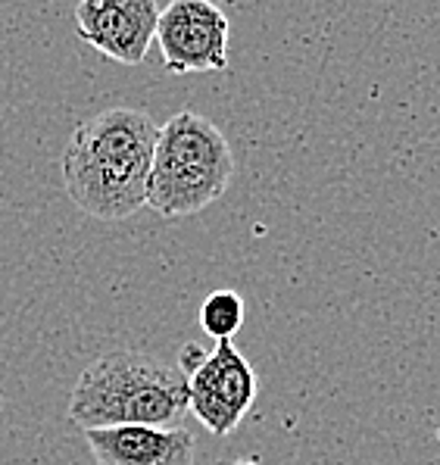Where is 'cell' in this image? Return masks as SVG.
Masks as SVG:
<instances>
[{
    "label": "cell",
    "instance_id": "obj_1",
    "mask_svg": "<svg viewBox=\"0 0 440 465\" xmlns=\"http://www.w3.org/2000/svg\"><path fill=\"white\" fill-rule=\"evenodd\" d=\"M160 125L147 110L110 106L84 119L63 150V188L78 210L101 222H125L147 206Z\"/></svg>",
    "mask_w": 440,
    "mask_h": 465
},
{
    "label": "cell",
    "instance_id": "obj_2",
    "mask_svg": "<svg viewBox=\"0 0 440 465\" xmlns=\"http://www.w3.org/2000/svg\"><path fill=\"white\" fill-rule=\"evenodd\" d=\"M188 412V378L179 362L141 350L103 353L82 371L69 400V421L82 431L112 425L179 428Z\"/></svg>",
    "mask_w": 440,
    "mask_h": 465
},
{
    "label": "cell",
    "instance_id": "obj_3",
    "mask_svg": "<svg viewBox=\"0 0 440 465\" xmlns=\"http://www.w3.org/2000/svg\"><path fill=\"white\" fill-rule=\"evenodd\" d=\"M231 178L234 153L222 128L200 113L181 110L156 134L147 206L162 219L197 216L225 197Z\"/></svg>",
    "mask_w": 440,
    "mask_h": 465
},
{
    "label": "cell",
    "instance_id": "obj_4",
    "mask_svg": "<svg viewBox=\"0 0 440 465\" xmlns=\"http://www.w3.org/2000/svg\"><path fill=\"white\" fill-rule=\"evenodd\" d=\"M179 369L188 378V410L216 438L238 431L257 403V371L231 341H216L212 350L184 343Z\"/></svg>",
    "mask_w": 440,
    "mask_h": 465
},
{
    "label": "cell",
    "instance_id": "obj_5",
    "mask_svg": "<svg viewBox=\"0 0 440 465\" xmlns=\"http://www.w3.org/2000/svg\"><path fill=\"white\" fill-rule=\"evenodd\" d=\"M231 23L212 0H172L156 19V45L172 75L225 73Z\"/></svg>",
    "mask_w": 440,
    "mask_h": 465
},
{
    "label": "cell",
    "instance_id": "obj_6",
    "mask_svg": "<svg viewBox=\"0 0 440 465\" xmlns=\"http://www.w3.org/2000/svg\"><path fill=\"white\" fill-rule=\"evenodd\" d=\"M156 0H78V38L106 60L141 66L156 41Z\"/></svg>",
    "mask_w": 440,
    "mask_h": 465
},
{
    "label": "cell",
    "instance_id": "obj_7",
    "mask_svg": "<svg viewBox=\"0 0 440 465\" xmlns=\"http://www.w3.org/2000/svg\"><path fill=\"white\" fill-rule=\"evenodd\" d=\"M84 443L97 465H194L197 440L188 428L112 425L88 428Z\"/></svg>",
    "mask_w": 440,
    "mask_h": 465
},
{
    "label": "cell",
    "instance_id": "obj_8",
    "mask_svg": "<svg viewBox=\"0 0 440 465\" xmlns=\"http://www.w3.org/2000/svg\"><path fill=\"white\" fill-rule=\"evenodd\" d=\"M244 297L238 291H212L200 306V328L212 341H231L244 325Z\"/></svg>",
    "mask_w": 440,
    "mask_h": 465
},
{
    "label": "cell",
    "instance_id": "obj_9",
    "mask_svg": "<svg viewBox=\"0 0 440 465\" xmlns=\"http://www.w3.org/2000/svg\"><path fill=\"white\" fill-rule=\"evenodd\" d=\"M229 465H259L257 460H234V462H229Z\"/></svg>",
    "mask_w": 440,
    "mask_h": 465
}]
</instances>
